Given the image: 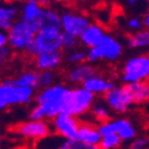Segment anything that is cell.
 Returning a JSON list of instances; mask_svg holds the SVG:
<instances>
[{
  "instance_id": "obj_1",
  "label": "cell",
  "mask_w": 149,
  "mask_h": 149,
  "mask_svg": "<svg viewBox=\"0 0 149 149\" xmlns=\"http://www.w3.org/2000/svg\"><path fill=\"white\" fill-rule=\"evenodd\" d=\"M72 88L62 84L42 88L36 93L35 102L44 111L47 120H53L56 116L65 112Z\"/></svg>"
},
{
  "instance_id": "obj_2",
  "label": "cell",
  "mask_w": 149,
  "mask_h": 149,
  "mask_svg": "<svg viewBox=\"0 0 149 149\" xmlns=\"http://www.w3.org/2000/svg\"><path fill=\"white\" fill-rule=\"evenodd\" d=\"M36 97V90L22 87L13 79H5L0 85V109L6 110L13 106L28 105Z\"/></svg>"
},
{
  "instance_id": "obj_3",
  "label": "cell",
  "mask_w": 149,
  "mask_h": 149,
  "mask_svg": "<svg viewBox=\"0 0 149 149\" xmlns=\"http://www.w3.org/2000/svg\"><path fill=\"white\" fill-rule=\"evenodd\" d=\"M38 32L36 24L29 23L19 18L8 31V45L15 53H25L28 48L33 43Z\"/></svg>"
},
{
  "instance_id": "obj_4",
  "label": "cell",
  "mask_w": 149,
  "mask_h": 149,
  "mask_svg": "<svg viewBox=\"0 0 149 149\" xmlns=\"http://www.w3.org/2000/svg\"><path fill=\"white\" fill-rule=\"evenodd\" d=\"M120 80L124 85L149 81V54H141L128 58L122 67Z\"/></svg>"
},
{
  "instance_id": "obj_5",
  "label": "cell",
  "mask_w": 149,
  "mask_h": 149,
  "mask_svg": "<svg viewBox=\"0 0 149 149\" xmlns=\"http://www.w3.org/2000/svg\"><path fill=\"white\" fill-rule=\"evenodd\" d=\"M63 32L57 30H43L38 31L35 37L33 43L28 48L25 54L33 58L41 53L62 52L63 50Z\"/></svg>"
},
{
  "instance_id": "obj_6",
  "label": "cell",
  "mask_w": 149,
  "mask_h": 149,
  "mask_svg": "<svg viewBox=\"0 0 149 149\" xmlns=\"http://www.w3.org/2000/svg\"><path fill=\"white\" fill-rule=\"evenodd\" d=\"M122 54L123 44L112 35H106L98 47L87 50V61L90 63H97L100 61L116 62L122 57Z\"/></svg>"
},
{
  "instance_id": "obj_7",
  "label": "cell",
  "mask_w": 149,
  "mask_h": 149,
  "mask_svg": "<svg viewBox=\"0 0 149 149\" xmlns=\"http://www.w3.org/2000/svg\"><path fill=\"white\" fill-rule=\"evenodd\" d=\"M95 100H97V95H94L90 91L84 88L82 86H77V87L72 88L70 91L65 112L80 118L85 115L90 113Z\"/></svg>"
},
{
  "instance_id": "obj_8",
  "label": "cell",
  "mask_w": 149,
  "mask_h": 149,
  "mask_svg": "<svg viewBox=\"0 0 149 149\" xmlns=\"http://www.w3.org/2000/svg\"><path fill=\"white\" fill-rule=\"evenodd\" d=\"M11 131L20 136V137L30 140L32 142H38L49 135H52L53 131V125L52 122L49 120H26L18 123L16 125L11 128Z\"/></svg>"
},
{
  "instance_id": "obj_9",
  "label": "cell",
  "mask_w": 149,
  "mask_h": 149,
  "mask_svg": "<svg viewBox=\"0 0 149 149\" xmlns=\"http://www.w3.org/2000/svg\"><path fill=\"white\" fill-rule=\"evenodd\" d=\"M103 100L107 104L112 112L118 115L128 112L129 107L135 104L132 94L127 85L115 86L103 97Z\"/></svg>"
},
{
  "instance_id": "obj_10",
  "label": "cell",
  "mask_w": 149,
  "mask_h": 149,
  "mask_svg": "<svg viewBox=\"0 0 149 149\" xmlns=\"http://www.w3.org/2000/svg\"><path fill=\"white\" fill-rule=\"evenodd\" d=\"M54 134L65 140H77L80 130L81 120L67 112H62L52 120Z\"/></svg>"
},
{
  "instance_id": "obj_11",
  "label": "cell",
  "mask_w": 149,
  "mask_h": 149,
  "mask_svg": "<svg viewBox=\"0 0 149 149\" xmlns=\"http://www.w3.org/2000/svg\"><path fill=\"white\" fill-rule=\"evenodd\" d=\"M61 18L62 32H67L78 37H80L92 24L91 19L86 15L75 11H65L63 13H61Z\"/></svg>"
},
{
  "instance_id": "obj_12",
  "label": "cell",
  "mask_w": 149,
  "mask_h": 149,
  "mask_svg": "<svg viewBox=\"0 0 149 149\" xmlns=\"http://www.w3.org/2000/svg\"><path fill=\"white\" fill-rule=\"evenodd\" d=\"M32 60H33L35 68L38 72L55 70L63 62V55H62V52L41 53L37 56H35Z\"/></svg>"
},
{
  "instance_id": "obj_13",
  "label": "cell",
  "mask_w": 149,
  "mask_h": 149,
  "mask_svg": "<svg viewBox=\"0 0 149 149\" xmlns=\"http://www.w3.org/2000/svg\"><path fill=\"white\" fill-rule=\"evenodd\" d=\"M106 30L102 24L92 23L80 36V43L87 49H92L100 44L106 37Z\"/></svg>"
},
{
  "instance_id": "obj_14",
  "label": "cell",
  "mask_w": 149,
  "mask_h": 149,
  "mask_svg": "<svg viewBox=\"0 0 149 149\" xmlns=\"http://www.w3.org/2000/svg\"><path fill=\"white\" fill-rule=\"evenodd\" d=\"M115 86H116L115 82L110 78L105 75H100L98 73L82 84V87L90 91L91 93H93L94 95H103V97L109 91L112 90Z\"/></svg>"
},
{
  "instance_id": "obj_15",
  "label": "cell",
  "mask_w": 149,
  "mask_h": 149,
  "mask_svg": "<svg viewBox=\"0 0 149 149\" xmlns=\"http://www.w3.org/2000/svg\"><path fill=\"white\" fill-rule=\"evenodd\" d=\"M38 31L43 30H57L62 31V18L61 13L49 6H44L43 12L38 19V22L36 23Z\"/></svg>"
},
{
  "instance_id": "obj_16",
  "label": "cell",
  "mask_w": 149,
  "mask_h": 149,
  "mask_svg": "<svg viewBox=\"0 0 149 149\" xmlns=\"http://www.w3.org/2000/svg\"><path fill=\"white\" fill-rule=\"evenodd\" d=\"M95 74H97V68L92 63H90V62H85V63L77 65L69 68L66 77L70 84L82 86V84L86 80H88L91 77L95 75Z\"/></svg>"
},
{
  "instance_id": "obj_17",
  "label": "cell",
  "mask_w": 149,
  "mask_h": 149,
  "mask_svg": "<svg viewBox=\"0 0 149 149\" xmlns=\"http://www.w3.org/2000/svg\"><path fill=\"white\" fill-rule=\"evenodd\" d=\"M103 135L99 130L98 124L93 123V122H81L80 125V130L78 134V140L90 144V146H99L102 141Z\"/></svg>"
},
{
  "instance_id": "obj_18",
  "label": "cell",
  "mask_w": 149,
  "mask_h": 149,
  "mask_svg": "<svg viewBox=\"0 0 149 149\" xmlns=\"http://www.w3.org/2000/svg\"><path fill=\"white\" fill-rule=\"evenodd\" d=\"M20 10L18 5H16V3H8V4H4L0 7V29L1 31H8L13 24L19 20L18 17L20 16Z\"/></svg>"
},
{
  "instance_id": "obj_19",
  "label": "cell",
  "mask_w": 149,
  "mask_h": 149,
  "mask_svg": "<svg viewBox=\"0 0 149 149\" xmlns=\"http://www.w3.org/2000/svg\"><path fill=\"white\" fill-rule=\"evenodd\" d=\"M20 8V19L36 24L42 15L44 6L37 0H31V1L24 3Z\"/></svg>"
},
{
  "instance_id": "obj_20",
  "label": "cell",
  "mask_w": 149,
  "mask_h": 149,
  "mask_svg": "<svg viewBox=\"0 0 149 149\" xmlns=\"http://www.w3.org/2000/svg\"><path fill=\"white\" fill-rule=\"evenodd\" d=\"M15 84L22 87H30L33 90H40V72L36 69H29L20 73L18 77L13 78Z\"/></svg>"
},
{
  "instance_id": "obj_21",
  "label": "cell",
  "mask_w": 149,
  "mask_h": 149,
  "mask_svg": "<svg viewBox=\"0 0 149 149\" xmlns=\"http://www.w3.org/2000/svg\"><path fill=\"white\" fill-rule=\"evenodd\" d=\"M134 98L135 104H146L149 103V81H141L127 85Z\"/></svg>"
},
{
  "instance_id": "obj_22",
  "label": "cell",
  "mask_w": 149,
  "mask_h": 149,
  "mask_svg": "<svg viewBox=\"0 0 149 149\" xmlns=\"http://www.w3.org/2000/svg\"><path fill=\"white\" fill-rule=\"evenodd\" d=\"M111 113H112V111L110 110L107 104L104 100H98V99L90 111V115L93 117V123L98 124V125L111 119Z\"/></svg>"
},
{
  "instance_id": "obj_23",
  "label": "cell",
  "mask_w": 149,
  "mask_h": 149,
  "mask_svg": "<svg viewBox=\"0 0 149 149\" xmlns=\"http://www.w3.org/2000/svg\"><path fill=\"white\" fill-rule=\"evenodd\" d=\"M131 122L127 118H116V119H109L105 123L99 124V130H100L102 135H107V134H119L123 129H125L131 125Z\"/></svg>"
},
{
  "instance_id": "obj_24",
  "label": "cell",
  "mask_w": 149,
  "mask_h": 149,
  "mask_svg": "<svg viewBox=\"0 0 149 149\" xmlns=\"http://www.w3.org/2000/svg\"><path fill=\"white\" fill-rule=\"evenodd\" d=\"M127 45L132 49H146L149 48V30L143 29L139 32L130 33L125 38Z\"/></svg>"
},
{
  "instance_id": "obj_25",
  "label": "cell",
  "mask_w": 149,
  "mask_h": 149,
  "mask_svg": "<svg viewBox=\"0 0 149 149\" xmlns=\"http://www.w3.org/2000/svg\"><path fill=\"white\" fill-rule=\"evenodd\" d=\"M122 139L118 134H107L103 135L102 141L99 143L100 149H119L122 147Z\"/></svg>"
},
{
  "instance_id": "obj_26",
  "label": "cell",
  "mask_w": 149,
  "mask_h": 149,
  "mask_svg": "<svg viewBox=\"0 0 149 149\" xmlns=\"http://www.w3.org/2000/svg\"><path fill=\"white\" fill-rule=\"evenodd\" d=\"M66 61L69 65H73V66L88 62L87 61V52H85L84 49H80V48L70 50V52H68V54L66 56Z\"/></svg>"
},
{
  "instance_id": "obj_27",
  "label": "cell",
  "mask_w": 149,
  "mask_h": 149,
  "mask_svg": "<svg viewBox=\"0 0 149 149\" xmlns=\"http://www.w3.org/2000/svg\"><path fill=\"white\" fill-rule=\"evenodd\" d=\"M62 43H63V50L70 52L74 49H78L80 43V37L74 36L67 32H63V38H62Z\"/></svg>"
},
{
  "instance_id": "obj_28",
  "label": "cell",
  "mask_w": 149,
  "mask_h": 149,
  "mask_svg": "<svg viewBox=\"0 0 149 149\" xmlns=\"http://www.w3.org/2000/svg\"><path fill=\"white\" fill-rule=\"evenodd\" d=\"M55 79H56V74L54 70L40 72V90L55 85Z\"/></svg>"
},
{
  "instance_id": "obj_29",
  "label": "cell",
  "mask_w": 149,
  "mask_h": 149,
  "mask_svg": "<svg viewBox=\"0 0 149 149\" xmlns=\"http://www.w3.org/2000/svg\"><path fill=\"white\" fill-rule=\"evenodd\" d=\"M61 149H100V148H99V146L86 144L77 139V140H65V142L61 146Z\"/></svg>"
},
{
  "instance_id": "obj_30",
  "label": "cell",
  "mask_w": 149,
  "mask_h": 149,
  "mask_svg": "<svg viewBox=\"0 0 149 149\" xmlns=\"http://www.w3.org/2000/svg\"><path fill=\"white\" fill-rule=\"evenodd\" d=\"M127 26H128V29L131 31V33L139 32V31L146 29V28H144V23H143V18L137 17V16L130 17V18L127 20Z\"/></svg>"
},
{
  "instance_id": "obj_31",
  "label": "cell",
  "mask_w": 149,
  "mask_h": 149,
  "mask_svg": "<svg viewBox=\"0 0 149 149\" xmlns=\"http://www.w3.org/2000/svg\"><path fill=\"white\" fill-rule=\"evenodd\" d=\"M118 135H119V137L122 139L123 142H131L137 137V131H136V128L131 124L130 127L123 129Z\"/></svg>"
},
{
  "instance_id": "obj_32",
  "label": "cell",
  "mask_w": 149,
  "mask_h": 149,
  "mask_svg": "<svg viewBox=\"0 0 149 149\" xmlns=\"http://www.w3.org/2000/svg\"><path fill=\"white\" fill-rule=\"evenodd\" d=\"M149 148V139L144 136L136 137L134 141L130 142L129 149H148Z\"/></svg>"
},
{
  "instance_id": "obj_33",
  "label": "cell",
  "mask_w": 149,
  "mask_h": 149,
  "mask_svg": "<svg viewBox=\"0 0 149 149\" xmlns=\"http://www.w3.org/2000/svg\"><path fill=\"white\" fill-rule=\"evenodd\" d=\"M29 119L30 120H47V117H45V113H44V111L42 110V107L36 104L30 110Z\"/></svg>"
},
{
  "instance_id": "obj_34",
  "label": "cell",
  "mask_w": 149,
  "mask_h": 149,
  "mask_svg": "<svg viewBox=\"0 0 149 149\" xmlns=\"http://www.w3.org/2000/svg\"><path fill=\"white\" fill-rule=\"evenodd\" d=\"M13 50L11 49L10 45L7 47H4V48H0V61H1V63H5V62H8L12 56H13Z\"/></svg>"
},
{
  "instance_id": "obj_35",
  "label": "cell",
  "mask_w": 149,
  "mask_h": 149,
  "mask_svg": "<svg viewBox=\"0 0 149 149\" xmlns=\"http://www.w3.org/2000/svg\"><path fill=\"white\" fill-rule=\"evenodd\" d=\"M8 45V35L6 31L0 32V48H4Z\"/></svg>"
},
{
  "instance_id": "obj_36",
  "label": "cell",
  "mask_w": 149,
  "mask_h": 149,
  "mask_svg": "<svg viewBox=\"0 0 149 149\" xmlns=\"http://www.w3.org/2000/svg\"><path fill=\"white\" fill-rule=\"evenodd\" d=\"M143 23H144V28L149 30V7L147 8V11L144 12V15H143Z\"/></svg>"
},
{
  "instance_id": "obj_37",
  "label": "cell",
  "mask_w": 149,
  "mask_h": 149,
  "mask_svg": "<svg viewBox=\"0 0 149 149\" xmlns=\"http://www.w3.org/2000/svg\"><path fill=\"white\" fill-rule=\"evenodd\" d=\"M129 7H136L140 5V0H124Z\"/></svg>"
},
{
  "instance_id": "obj_38",
  "label": "cell",
  "mask_w": 149,
  "mask_h": 149,
  "mask_svg": "<svg viewBox=\"0 0 149 149\" xmlns=\"http://www.w3.org/2000/svg\"><path fill=\"white\" fill-rule=\"evenodd\" d=\"M37 1H38L40 4H42V5H48L49 4V1H50V0H37Z\"/></svg>"
},
{
  "instance_id": "obj_39",
  "label": "cell",
  "mask_w": 149,
  "mask_h": 149,
  "mask_svg": "<svg viewBox=\"0 0 149 149\" xmlns=\"http://www.w3.org/2000/svg\"><path fill=\"white\" fill-rule=\"evenodd\" d=\"M1 1H3L4 4H8V3H13V1H16V0H1Z\"/></svg>"
},
{
  "instance_id": "obj_40",
  "label": "cell",
  "mask_w": 149,
  "mask_h": 149,
  "mask_svg": "<svg viewBox=\"0 0 149 149\" xmlns=\"http://www.w3.org/2000/svg\"><path fill=\"white\" fill-rule=\"evenodd\" d=\"M23 3H26V1H31V0H22Z\"/></svg>"
},
{
  "instance_id": "obj_41",
  "label": "cell",
  "mask_w": 149,
  "mask_h": 149,
  "mask_svg": "<svg viewBox=\"0 0 149 149\" xmlns=\"http://www.w3.org/2000/svg\"><path fill=\"white\" fill-rule=\"evenodd\" d=\"M148 149H149V148H148Z\"/></svg>"
}]
</instances>
